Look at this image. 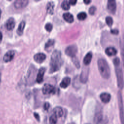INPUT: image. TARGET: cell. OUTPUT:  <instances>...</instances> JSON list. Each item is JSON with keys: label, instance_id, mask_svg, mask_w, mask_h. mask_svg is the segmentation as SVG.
<instances>
[{"label": "cell", "instance_id": "22", "mask_svg": "<svg viewBox=\"0 0 124 124\" xmlns=\"http://www.w3.org/2000/svg\"><path fill=\"white\" fill-rule=\"evenodd\" d=\"M102 118H103V115L101 113L98 112L96 113L94 117V124H99L102 120Z\"/></svg>", "mask_w": 124, "mask_h": 124}, {"label": "cell", "instance_id": "26", "mask_svg": "<svg viewBox=\"0 0 124 124\" xmlns=\"http://www.w3.org/2000/svg\"><path fill=\"white\" fill-rule=\"evenodd\" d=\"M77 17L79 20H84L87 17V14L85 12H80L78 14Z\"/></svg>", "mask_w": 124, "mask_h": 124}, {"label": "cell", "instance_id": "32", "mask_svg": "<svg viewBox=\"0 0 124 124\" xmlns=\"http://www.w3.org/2000/svg\"><path fill=\"white\" fill-rule=\"evenodd\" d=\"M113 63L115 65V66H118V65H120V59H119V58H115L113 61Z\"/></svg>", "mask_w": 124, "mask_h": 124}, {"label": "cell", "instance_id": "36", "mask_svg": "<svg viewBox=\"0 0 124 124\" xmlns=\"http://www.w3.org/2000/svg\"><path fill=\"white\" fill-rule=\"evenodd\" d=\"M68 1H69V4L75 5L77 1L76 0H70Z\"/></svg>", "mask_w": 124, "mask_h": 124}, {"label": "cell", "instance_id": "21", "mask_svg": "<svg viewBox=\"0 0 124 124\" xmlns=\"http://www.w3.org/2000/svg\"><path fill=\"white\" fill-rule=\"evenodd\" d=\"M54 3L52 1L48 2L46 5V11L49 14H52L54 11Z\"/></svg>", "mask_w": 124, "mask_h": 124}, {"label": "cell", "instance_id": "34", "mask_svg": "<svg viewBox=\"0 0 124 124\" xmlns=\"http://www.w3.org/2000/svg\"><path fill=\"white\" fill-rule=\"evenodd\" d=\"M110 31L112 33L114 34H117L119 33V31L117 29H112Z\"/></svg>", "mask_w": 124, "mask_h": 124}, {"label": "cell", "instance_id": "9", "mask_svg": "<svg viewBox=\"0 0 124 124\" xmlns=\"http://www.w3.org/2000/svg\"><path fill=\"white\" fill-rule=\"evenodd\" d=\"M15 54V52L14 50H10L7 51L4 55L3 57V60L5 62H10L14 58Z\"/></svg>", "mask_w": 124, "mask_h": 124}, {"label": "cell", "instance_id": "28", "mask_svg": "<svg viewBox=\"0 0 124 124\" xmlns=\"http://www.w3.org/2000/svg\"><path fill=\"white\" fill-rule=\"evenodd\" d=\"M106 22L108 26H111L113 23L112 18L110 16H107L106 17Z\"/></svg>", "mask_w": 124, "mask_h": 124}, {"label": "cell", "instance_id": "1", "mask_svg": "<svg viewBox=\"0 0 124 124\" xmlns=\"http://www.w3.org/2000/svg\"><path fill=\"white\" fill-rule=\"evenodd\" d=\"M62 62L61 52L58 50H54L51 56L49 73H52L59 70Z\"/></svg>", "mask_w": 124, "mask_h": 124}, {"label": "cell", "instance_id": "37", "mask_svg": "<svg viewBox=\"0 0 124 124\" xmlns=\"http://www.w3.org/2000/svg\"><path fill=\"white\" fill-rule=\"evenodd\" d=\"M90 2H91V0H84V2L86 4H88Z\"/></svg>", "mask_w": 124, "mask_h": 124}, {"label": "cell", "instance_id": "15", "mask_svg": "<svg viewBox=\"0 0 124 124\" xmlns=\"http://www.w3.org/2000/svg\"><path fill=\"white\" fill-rule=\"evenodd\" d=\"M71 82V79L69 77H66L64 78L62 80L60 86L62 88H66L67 87Z\"/></svg>", "mask_w": 124, "mask_h": 124}, {"label": "cell", "instance_id": "19", "mask_svg": "<svg viewBox=\"0 0 124 124\" xmlns=\"http://www.w3.org/2000/svg\"><path fill=\"white\" fill-rule=\"evenodd\" d=\"M25 26V22L24 21H22L18 25V28L17 29V33L19 35H21L23 34V30Z\"/></svg>", "mask_w": 124, "mask_h": 124}, {"label": "cell", "instance_id": "13", "mask_svg": "<svg viewBox=\"0 0 124 124\" xmlns=\"http://www.w3.org/2000/svg\"><path fill=\"white\" fill-rule=\"evenodd\" d=\"M89 75V69H86L85 70H83L80 76V80L82 83H86L88 77Z\"/></svg>", "mask_w": 124, "mask_h": 124}, {"label": "cell", "instance_id": "31", "mask_svg": "<svg viewBox=\"0 0 124 124\" xmlns=\"http://www.w3.org/2000/svg\"><path fill=\"white\" fill-rule=\"evenodd\" d=\"M95 10H96V7L94 6H92L90 8L89 10V13L91 15H93L95 12Z\"/></svg>", "mask_w": 124, "mask_h": 124}, {"label": "cell", "instance_id": "23", "mask_svg": "<svg viewBox=\"0 0 124 124\" xmlns=\"http://www.w3.org/2000/svg\"><path fill=\"white\" fill-rule=\"evenodd\" d=\"M120 49H121V54L122 58L124 68V42L122 38L120 39Z\"/></svg>", "mask_w": 124, "mask_h": 124}, {"label": "cell", "instance_id": "24", "mask_svg": "<svg viewBox=\"0 0 124 124\" xmlns=\"http://www.w3.org/2000/svg\"><path fill=\"white\" fill-rule=\"evenodd\" d=\"M62 8L65 10H67L70 8V4L69 1L67 0H63L61 4Z\"/></svg>", "mask_w": 124, "mask_h": 124}, {"label": "cell", "instance_id": "35", "mask_svg": "<svg viewBox=\"0 0 124 124\" xmlns=\"http://www.w3.org/2000/svg\"><path fill=\"white\" fill-rule=\"evenodd\" d=\"M33 115H34V117L36 118V119L37 120V121H39L40 120V117H39V115L38 113H36V112H34L33 113Z\"/></svg>", "mask_w": 124, "mask_h": 124}, {"label": "cell", "instance_id": "5", "mask_svg": "<svg viewBox=\"0 0 124 124\" xmlns=\"http://www.w3.org/2000/svg\"><path fill=\"white\" fill-rule=\"evenodd\" d=\"M78 51V47L76 45H70L66 47L65 50V54L70 57L75 56V54Z\"/></svg>", "mask_w": 124, "mask_h": 124}, {"label": "cell", "instance_id": "29", "mask_svg": "<svg viewBox=\"0 0 124 124\" xmlns=\"http://www.w3.org/2000/svg\"><path fill=\"white\" fill-rule=\"evenodd\" d=\"M72 61L73 62V63H74V64L76 65V66L77 68H79L80 67V63L78 61V60L77 59V57H76L75 56L72 57Z\"/></svg>", "mask_w": 124, "mask_h": 124}, {"label": "cell", "instance_id": "33", "mask_svg": "<svg viewBox=\"0 0 124 124\" xmlns=\"http://www.w3.org/2000/svg\"><path fill=\"white\" fill-rule=\"evenodd\" d=\"M50 107V105L48 102H46L44 105V108L45 110H47Z\"/></svg>", "mask_w": 124, "mask_h": 124}, {"label": "cell", "instance_id": "7", "mask_svg": "<svg viewBox=\"0 0 124 124\" xmlns=\"http://www.w3.org/2000/svg\"><path fill=\"white\" fill-rule=\"evenodd\" d=\"M107 8L109 12L112 14H114L116 10V1L114 0H109L108 1Z\"/></svg>", "mask_w": 124, "mask_h": 124}, {"label": "cell", "instance_id": "8", "mask_svg": "<svg viewBox=\"0 0 124 124\" xmlns=\"http://www.w3.org/2000/svg\"><path fill=\"white\" fill-rule=\"evenodd\" d=\"M29 2L27 0H18L14 2V6L17 9H20L26 6Z\"/></svg>", "mask_w": 124, "mask_h": 124}, {"label": "cell", "instance_id": "38", "mask_svg": "<svg viewBox=\"0 0 124 124\" xmlns=\"http://www.w3.org/2000/svg\"><path fill=\"white\" fill-rule=\"evenodd\" d=\"M2 38V34L1 32L0 31V42L1 41Z\"/></svg>", "mask_w": 124, "mask_h": 124}, {"label": "cell", "instance_id": "17", "mask_svg": "<svg viewBox=\"0 0 124 124\" xmlns=\"http://www.w3.org/2000/svg\"><path fill=\"white\" fill-rule=\"evenodd\" d=\"M64 19L69 23H72L74 21L73 16L70 13H65L63 14Z\"/></svg>", "mask_w": 124, "mask_h": 124}, {"label": "cell", "instance_id": "2", "mask_svg": "<svg viewBox=\"0 0 124 124\" xmlns=\"http://www.w3.org/2000/svg\"><path fill=\"white\" fill-rule=\"evenodd\" d=\"M97 66L99 73L102 78L108 79L110 75V71L108 62L103 58H100L97 61Z\"/></svg>", "mask_w": 124, "mask_h": 124}, {"label": "cell", "instance_id": "25", "mask_svg": "<svg viewBox=\"0 0 124 124\" xmlns=\"http://www.w3.org/2000/svg\"><path fill=\"white\" fill-rule=\"evenodd\" d=\"M54 40L53 39H49L48 40L46 43L45 45V49H47L49 48H50V47H52L54 44Z\"/></svg>", "mask_w": 124, "mask_h": 124}, {"label": "cell", "instance_id": "16", "mask_svg": "<svg viewBox=\"0 0 124 124\" xmlns=\"http://www.w3.org/2000/svg\"><path fill=\"white\" fill-rule=\"evenodd\" d=\"M117 52L116 49L113 47H108L105 49V53L108 56L115 55Z\"/></svg>", "mask_w": 124, "mask_h": 124}, {"label": "cell", "instance_id": "18", "mask_svg": "<svg viewBox=\"0 0 124 124\" xmlns=\"http://www.w3.org/2000/svg\"><path fill=\"white\" fill-rule=\"evenodd\" d=\"M53 114L57 117H61L63 115V110L61 107H56L53 109Z\"/></svg>", "mask_w": 124, "mask_h": 124}, {"label": "cell", "instance_id": "40", "mask_svg": "<svg viewBox=\"0 0 124 124\" xmlns=\"http://www.w3.org/2000/svg\"><path fill=\"white\" fill-rule=\"evenodd\" d=\"M0 80H1V74L0 73Z\"/></svg>", "mask_w": 124, "mask_h": 124}, {"label": "cell", "instance_id": "10", "mask_svg": "<svg viewBox=\"0 0 124 124\" xmlns=\"http://www.w3.org/2000/svg\"><path fill=\"white\" fill-rule=\"evenodd\" d=\"M46 58V56L44 53H38L33 56L34 60L37 63H42Z\"/></svg>", "mask_w": 124, "mask_h": 124}, {"label": "cell", "instance_id": "14", "mask_svg": "<svg viewBox=\"0 0 124 124\" xmlns=\"http://www.w3.org/2000/svg\"><path fill=\"white\" fill-rule=\"evenodd\" d=\"M100 98L102 102L104 103H108L111 98V95L107 93H103L100 95Z\"/></svg>", "mask_w": 124, "mask_h": 124}, {"label": "cell", "instance_id": "30", "mask_svg": "<svg viewBox=\"0 0 124 124\" xmlns=\"http://www.w3.org/2000/svg\"><path fill=\"white\" fill-rule=\"evenodd\" d=\"M45 29L47 31H51L52 28H53V26L51 23H47L46 24L45 26Z\"/></svg>", "mask_w": 124, "mask_h": 124}, {"label": "cell", "instance_id": "4", "mask_svg": "<svg viewBox=\"0 0 124 124\" xmlns=\"http://www.w3.org/2000/svg\"><path fill=\"white\" fill-rule=\"evenodd\" d=\"M118 102L121 123V124H124V108L122 95L121 91H119L118 92Z\"/></svg>", "mask_w": 124, "mask_h": 124}, {"label": "cell", "instance_id": "27", "mask_svg": "<svg viewBox=\"0 0 124 124\" xmlns=\"http://www.w3.org/2000/svg\"><path fill=\"white\" fill-rule=\"evenodd\" d=\"M57 117L53 114L49 118V123L50 124H56L57 122Z\"/></svg>", "mask_w": 124, "mask_h": 124}, {"label": "cell", "instance_id": "11", "mask_svg": "<svg viewBox=\"0 0 124 124\" xmlns=\"http://www.w3.org/2000/svg\"><path fill=\"white\" fill-rule=\"evenodd\" d=\"M15 26V21L14 18L10 17L6 22L5 23V27L6 29L9 30L11 31L12 30Z\"/></svg>", "mask_w": 124, "mask_h": 124}, {"label": "cell", "instance_id": "12", "mask_svg": "<svg viewBox=\"0 0 124 124\" xmlns=\"http://www.w3.org/2000/svg\"><path fill=\"white\" fill-rule=\"evenodd\" d=\"M45 71H46V69L44 67H41L40 68L36 77L37 82L40 83L43 81Z\"/></svg>", "mask_w": 124, "mask_h": 124}, {"label": "cell", "instance_id": "3", "mask_svg": "<svg viewBox=\"0 0 124 124\" xmlns=\"http://www.w3.org/2000/svg\"><path fill=\"white\" fill-rule=\"evenodd\" d=\"M115 72L118 87L120 89H123L124 86V79L123 71L122 68L120 67V65L115 66Z\"/></svg>", "mask_w": 124, "mask_h": 124}, {"label": "cell", "instance_id": "6", "mask_svg": "<svg viewBox=\"0 0 124 124\" xmlns=\"http://www.w3.org/2000/svg\"><path fill=\"white\" fill-rule=\"evenodd\" d=\"M55 91V87L50 84H45L42 88V92L44 94H48L54 93Z\"/></svg>", "mask_w": 124, "mask_h": 124}, {"label": "cell", "instance_id": "20", "mask_svg": "<svg viewBox=\"0 0 124 124\" xmlns=\"http://www.w3.org/2000/svg\"><path fill=\"white\" fill-rule=\"evenodd\" d=\"M92 58V53L91 52H89L84 57L83 59V62L85 65L89 64Z\"/></svg>", "mask_w": 124, "mask_h": 124}, {"label": "cell", "instance_id": "39", "mask_svg": "<svg viewBox=\"0 0 124 124\" xmlns=\"http://www.w3.org/2000/svg\"><path fill=\"white\" fill-rule=\"evenodd\" d=\"M1 10L0 9V16H1Z\"/></svg>", "mask_w": 124, "mask_h": 124}]
</instances>
